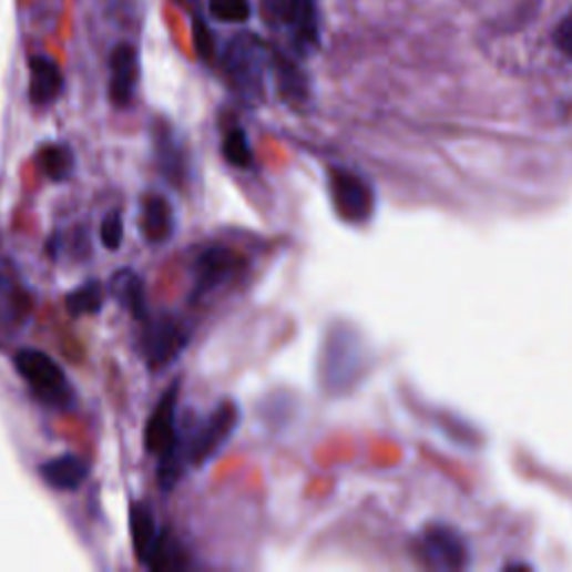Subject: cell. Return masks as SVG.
Instances as JSON below:
<instances>
[{"label": "cell", "mask_w": 572, "mask_h": 572, "mask_svg": "<svg viewBox=\"0 0 572 572\" xmlns=\"http://www.w3.org/2000/svg\"><path fill=\"white\" fill-rule=\"evenodd\" d=\"M264 17L270 25L289 34L300 54H309L320 43L316 0H264Z\"/></svg>", "instance_id": "6da1fadb"}, {"label": "cell", "mask_w": 572, "mask_h": 572, "mask_svg": "<svg viewBox=\"0 0 572 572\" xmlns=\"http://www.w3.org/2000/svg\"><path fill=\"white\" fill-rule=\"evenodd\" d=\"M268 52L264 43L253 34L235 37L224 52V70L228 81L246 99H257L264 88V70Z\"/></svg>", "instance_id": "7a4b0ae2"}, {"label": "cell", "mask_w": 572, "mask_h": 572, "mask_svg": "<svg viewBox=\"0 0 572 572\" xmlns=\"http://www.w3.org/2000/svg\"><path fill=\"white\" fill-rule=\"evenodd\" d=\"M14 367L34 389L37 398L50 407H68L72 389L59 362L39 349H21L14 356Z\"/></svg>", "instance_id": "3957f363"}, {"label": "cell", "mask_w": 572, "mask_h": 572, "mask_svg": "<svg viewBox=\"0 0 572 572\" xmlns=\"http://www.w3.org/2000/svg\"><path fill=\"white\" fill-rule=\"evenodd\" d=\"M239 422V409L233 400L219 402L211 416L195 427L191 441H186V457L193 468H204L213 461L233 437Z\"/></svg>", "instance_id": "277c9868"}, {"label": "cell", "mask_w": 572, "mask_h": 572, "mask_svg": "<svg viewBox=\"0 0 572 572\" xmlns=\"http://www.w3.org/2000/svg\"><path fill=\"white\" fill-rule=\"evenodd\" d=\"M188 340H191L188 327L180 318L164 314L157 320L149 323L146 334H143V358H146L153 371L166 369L182 356Z\"/></svg>", "instance_id": "5b68a950"}, {"label": "cell", "mask_w": 572, "mask_h": 572, "mask_svg": "<svg viewBox=\"0 0 572 572\" xmlns=\"http://www.w3.org/2000/svg\"><path fill=\"white\" fill-rule=\"evenodd\" d=\"M416 543H418L416 552H418L420 561H425L429 568L459 570V568L468 565V559H470L468 543L450 525H443V523L427 525L418 534Z\"/></svg>", "instance_id": "8992f818"}, {"label": "cell", "mask_w": 572, "mask_h": 572, "mask_svg": "<svg viewBox=\"0 0 572 572\" xmlns=\"http://www.w3.org/2000/svg\"><path fill=\"white\" fill-rule=\"evenodd\" d=\"M329 188H331L334 206L345 222L362 224L371 217L374 193H371V186L362 177H358L349 171L334 168L331 180H329Z\"/></svg>", "instance_id": "52a82bcc"}, {"label": "cell", "mask_w": 572, "mask_h": 572, "mask_svg": "<svg viewBox=\"0 0 572 572\" xmlns=\"http://www.w3.org/2000/svg\"><path fill=\"white\" fill-rule=\"evenodd\" d=\"M177 391H180V380L173 382L166 394L162 396V400L157 402L153 416L146 422V450L151 454L162 457L164 452H168L180 432H177Z\"/></svg>", "instance_id": "ba28073f"}, {"label": "cell", "mask_w": 572, "mask_h": 572, "mask_svg": "<svg viewBox=\"0 0 572 572\" xmlns=\"http://www.w3.org/2000/svg\"><path fill=\"white\" fill-rule=\"evenodd\" d=\"M242 257L235 255L231 248L215 246L208 248L200 255L195 264V292L193 298L200 300L206 294L219 289L224 282H228L239 268H242Z\"/></svg>", "instance_id": "9c48e42d"}, {"label": "cell", "mask_w": 572, "mask_h": 572, "mask_svg": "<svg viewBox=\"0 0 572 572\" xmlns=\"http://www.w3.org/2000/svg\"><path fill=\"white\" fill-rule=\"evenodd\" d=\"M139 83V54L132 45L121 43L110 54V99L114 105H130Z\"/></svg>", "instance_id": "30bf717a"}, {"label": "cell", "mask_w": 572, "mask_h": 572, "mask_svg": "<svg viewBox=\"0 0 572 572\" xmlns=\"http://www.w3.org/2000/svg\"><path fill=\"white\" fill-rule=\"evenodd\" d=\"M39 474L52 490L72 492L83 486V481L90 474V466H88V461H83L76 454H63V457L45 461L39 468Z\"/></svg>", "instance_id": "8fae6325"}, {"label": "cell", "mask_w": 572, "mask_h": 572, "mask_svg": "<svg viewBox=\"0 0 572 572\" xmlns=\"http://www.w3.org/2000/svg\"><path fill=\"white\" fill-rule=\"evenodd\" d=\"M141 231L151 244H164L175 233V211L164 195H151L143 202Z\"/></svg>", "instance_id": "7c38bea8"}, {"label": "cell", "mask_w": 572, "mask_h": 572, "mask_svg": "<svg viewBox=\"0 0 572 572\" xmlns=\"http://www.w3.org/2000/svg\"><path fill=\"white\" fill-rule=\"evenodd\" d=\"M63 90L61 68L48 57H34L30 61V99L34 105L45 108L59 99Z\"/></svg>", "instance_id": "4fadbf2b"}, {"label": "cell", "mask_w": 572, "mask_h": 572, "mask_svg": "<svg viewBox=\"0 0 572 572\" xmlns=\"http://www.w3.org/2000/svg\"><path fill=\"white\" fill-rule=\"evenodd\" d=\"M112 298L125 307L136 320H146V289L143 279L132 268H119L108 284Z\"/></svg>", "instance_id": "5bb4252c"}, {"label": "cell", "mask_w": 572, "mask_h": 572, "mask_svg": "<svg viewBox=\"0 0 572 572\" xmlns=\"http://www.w3.org/2000/svg\"><path fill=\"white\" fill-rule=\"evenodd\" d=\"M130 534H132V548H134L139 563H146V559L160 537L155 512L149 503L130 505Z\"/></svg>", "instance_id": "9a60e30c"}, {"label": "cell", "mask_w": 572, "mask_h": 572, "mask_svg": "<svg viewBox=\"0 0 572 572\" xmlns=\"http://www.w3.org/2000/svg\"><path fill=\"white\" fill-rule=\"evenodd\" d=\"M151 570H177L186 565V554L180 545V541L171 534V530H162L146 563Z\"/></svg>", "instance_id": "2e32d148"}, {"label": "cell", "mask_w": 572, "mask_h": 572, "mask_svg": "<svg viewBox=\"0 0 572 572\" xmlns=\"http://www.w3.org/2000/svg\"><path fill=\"white\" fill-rule=\"evenodd\" d=\"M103 307V286L99 279H90L81 284L76 292L65 298V309L70 316H94Z\"/></svg>", "instance_id": "e0dca14e"}, {"label": "cell", "mask_w": 572, "mask_h": 572, "mask_svg": "<svg viewBox=\"0 0 572 572\" xmlns=\"http://www.w3.org/2000/svg\"><path fill=\"white\" fill-rule=\"evenodd\" d=\"M39 164L52 182H65L74 171V155L68 146H48L39 153Z\"/></svg>", "instance_id": "ac0fdd59"}, {"label": "cell", "mask_w": 572, "mask_h": 572, "mask_svg": "<svg viewBox=\"0 0 572 572\" xmlns=\"http://www.w3.org/2000/svg\"><path fill=\"white\" fill-rule=\"evenodd\" d=\"M222 153L226 157V162L235 168H248L253 166V151H251V143L248 136L242 127H233L222 143Z\"/></svg>", "instance_id": "d6986e66"}, {"label": "cell", "mask_w": 572, "mask_h": 572, "mask_svg": "<svg viewBox=\"0 0 572 572\" xmlns=\"http://www.w3.org/2000/svg\"><path fill=\"white\" fill-rule=\"evenodd\" d=\"M157 157H160V168L171 177V182H180V177L184 175L182 171L184 162L175 139L166 127H160V134H157Z\"/></svg>", "instance_id": "ffe728a7"}, {"label": "cell", "mask_w": 572, "mask_h": 572, "mask_svg": "<svg viewBox=\"0 0 572 572\" xmlns=\"http://www.w3.org/2000/svg\"><path fill=\"white\" fill-rule=\"evenodd\" d=\"M208 12L219 23L242 25L251 19L248 0H208Z\"/></svg>", "instance_id": "44dd1931"}, {"label": "cell", "mask_w": 572, "mask_h": 572, "mask_svg": "<svg viewBox=\"0 0 572 572\" xmlns=\"http://www.w3.org/2000/svg\"><path fill=\"white\" fill-rule=\"evenodd\" d=\"M123 242V219L119 213H110L101 224V244L108 251H119Z\"/></svg>", "instance_id": "7402d4cb"}, {"label": "cell", "mask_w": 572, "mask_h": 572, "mask_svg": "<svg viewBox=\"0 0 572 572\" xmlns=\"http://www.w3.org/2000/svg\"><path fill=\"white\" fill-rule=\"evenodd\" d=\"M552 39H554V45H556L565 57L572 59V17H565V19L556 25Z\"/></svg>", "instance_id": "603a6c76"}, {"label": "cell", "mask_w": 572, "mask_h": 572, "mask_svg": "<svg viewBox=\"0 0 572 572\" xmlns=\"http://www.w3.org/2000/svg\"><path fill=\"white\" fill-rule=\"evenodd\" d=\"M195 48L200 52L202 59H211L213 57V37L206 30V25L202 21L195 23Z\"/></svg>", "instance_id": "cb8c5ba5"}]
</instances>
